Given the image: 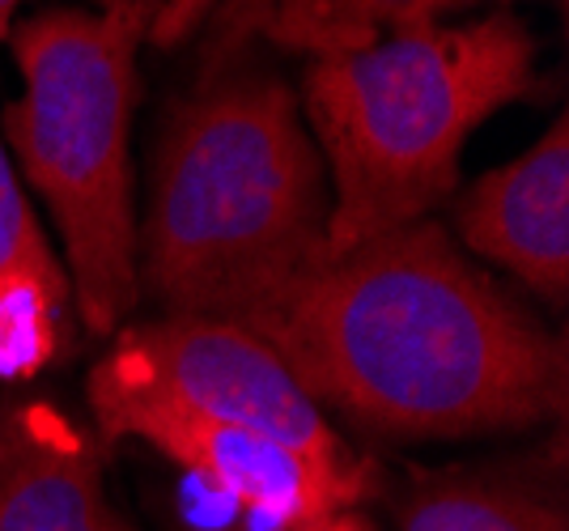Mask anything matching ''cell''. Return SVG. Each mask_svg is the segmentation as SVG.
I'll return each instance as SVG.
<instances>
[{
	"label": "cell",
	"mask_w": 569,
	"mask_h": 531,
	"mask_svg": "<svg viewBox=\"0 0 569 531\" xmlns=\"http://www.w3.org/2000/svg\"><path fill=\"white\" fill-rule=\"evenodd\" d=\"M476 4L510 9L515 0H217L200 48V73L256 48L307 60L349 56L396 30L447 22V13H463Z\"/></svg>",
	"instance_id": "10"
},
{
	"label": "cell",
	"mask_w": 569,
	"mask_h": 531,
	"mask_svg": "<svg viewBox=\"0 0 569 531\" xmlns=\"http://www.w3.org/2000/svg\"><path fill=\"white\" fill-rule=\"evenodd\" d=\"M536 56L531 26L498 4L310 60L298 102L332 188L328 256L433 218L459 192L468 137L536 98Z\"/></svg>",
	"instance_id": "3"
},
{
	"label": "cell",
	"mask_w": 569,
	"mask_h": 531,
	"mask_svg": "<svg viewBox=\"0 0 569 531\" xmlns=\"http://www.w3.org/2000/svg\"><path fill=\"white\" fill-rule=\"evenodd\" d=\"M451 239L552 311L569 302V120L451 196Z\"/></svg>",
	"instance_id": "7"
},
{
	"label": "cell",
	"mask_w": 569,
	"mask_h": 531,
	"mask_svg": "<svg viewBox=\"0 0 569 531\" xmlns=\"http://www.w3.org/2000/svg\"><path fill=\"white\" fill-rule=\"evenodd\" d=\"M86 400L102 442H116L128 417L162 409L260 430L323 463L366 459L260 337L209 314L123 323L86 379Z\"/></svg>",
	"instance_id": "5"
},
{
	"label": "cell",
	"mask_w": 569,
	"mask_h": 531,
	"mask_svg": "<svg viewBox=\"0 0 569 531\" xmlns=\"http://www.w3.org/2000/svg\"><path fill=\"white\" fill-rule=\"evenodd\" d=\"M77 328L69 272L0 146V387L72 358Z\"/></svg>",
	"instance_id": "11"
},
{
	"label": "cell",
	"mask_w": 569,
	"mask_h": 531,
	"mask_svg": "<svg viewBox=\"0 0 569 531\" xmlns=\"http://www.w3.org/2000/svg\"><path fill=\"white\" fill-rule=\"evenodd\" d=\"M375 502L400 531H569L566 425L515 455L382 468Z\"/></svg>",
	"instance_id": "8"
},
{
	"label": "cell",
	"mask_w": 569,
	"mask_h": 531,
	"mask_svg": "<svg viewBox=\"0 0 569 531\" xmlns=\"http://www.w3.org/2000/svg\"><path fill=\"white\" fill-rule=\"evenodd\" d=\"M284 531H379V528L357 507H349V510H332V514H319L310 523H298V528H284Z\"/></svg>",
	"instance_id": "13"
},
{
	"label": "cell",
	"mask_w": 569,
	"mask_h": 531,
	"mask_svg": "<svg viewBox=\"0 0 569 531\" xmlns=\"http://www.w3.org/2000/svg\"><path fill=\"white\" fill-rule=\"evenodd\" d=\"M328 218L298 90L242 51L196 73L162 120L137 226L141 302L234 323L328 256Z\"/></svg>",
	"instance_id": "2"
},
{
	"label": "cell",
	"mask_w": 569,
	"mask_h": 531,
	"mask_svg": "<svg viewBox=\"0 0 569 531\" xmlns=\"http://www.w3.org/2000/svg\"><path fill=\"white\" fill-rule=\"evenodd\" d=\"M0 531H137L107 493L102 438L48 395L0 400Z\"/></svg>",
	"instance_id": "9"
},
{
	"label": "cell",
	"mask_w": 569,
	"mask_h": 531,
	"mask_svg": "<svg viewBox=\"0 0 569 531\" xmlns=\"http://www.w3.org/2000/svg\"><path fill=\"white\" fill-rule=\"evenodd\" d=\"M234 323L375 442L566 425V332L472 264L438 218L323 256Z\"/></svg>",
	"instance_id": "1"
},
{
	"label": "cell",
	"mask_w": 569,
	"mask_h": 531,
	"mask_svg": "<svg viewBox=\"0 0 569 531\" xmlns=\"http://www.w3.org/2000/svg\"><path fill=\"white\" fill-rule=\"evenodd\" d=\"M213 4L217 0H167L162 13H158V22H153V30H149V43H158V48L183 43L191 30L204 22V13H209Z\"/></svg>",
	"instance_id": "12"
},
{
	"label": "cell",
	"mask_w": 569,
	"mask_h": 531,
	"mask_svg": "<svg viewBox=\"0 0 569 531\" xmlns=\"http://www.w3.org/2000/svg\"><path fill=\"white\" fill-rule=\"evenodd\" d=\"M162 4H56L9 30L22 94L4 107L0 132L60 230L77 323L98 340L132 323L141 302L128 132L137 60Z\"/></svg>",
	"instance_id": "4"
},
{
	"label": "cell",
	"mask_w": 569,
	"mask_h": 531,
	"mask_svg": "<svg viewBox=\"0 0 569 531\" xmlns=\"http://www.w3.org/2000/svg\"><path fill=\"white\" fill-rule=\"evenodd\" d=\"M119 438L149 442L158 455L179 463L200 484H209L217 498L272 531L361 507L379 498L382 484V463L375 455L357 463H323L260 430L221 425L191 412H137L119 425L116 442Z\"/></svg>",
	"instance_id": "6"
},
{
	"label": "cell",
	"mask_w": 569,
	"mask_h": 531,
	"mask_svg": "<svg viewBox=\"0 0 569 531\" xmlns=\"http://www.w3.org/2000/svg\"><path fill=\"white\" fill-rule=\"evenodd\" d=\"M26 0H0V48L9 43V30L18 22V9ZM111 4H123V0H94V9H111Z\"/></svg>",
	"instance_id": "14"
}]
</instances>
